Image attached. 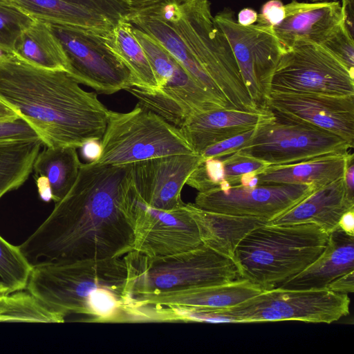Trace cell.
<instances>
[{"instance_id": "1", "label": "cell", "mask_w": 354, "mask_h": 354, "mask_svg": "<svg viewBox=\"0 0 354 354\" xmlns=\"http://www.w3.org/2000/svg\"><path fill=\"white\" fill-rule=\"evenodd\" d=\"M131 164L81 163L77 179L48 216L19 246L33 265L122 257L133 250L123 196Z\"/></svg>"}, {"instance_id": "2", "label": "cell", "mask_w": 354, "mask_h": 354, "mask_svg": "<svg viewBox=\"0 0 354 354\" xmlns=\"http://www.w3.org/2000/svg\"><path fill=\"white\" fill-rule=\"evenodd\" d=\"M156 39L190 76L233 109L257 111L209 0H160L125 17Z\"/></svg>"}, {"instance_id": "3", "label": "cell", "mask_w": 354, "mask_h": 354, "mask_svg": "<svg viewBox=\"0 0 354 354\" xmlns=\"http://www.w3.org/2000/svg\"><path fill=\"white\" fill-rule=\"evenodd\" d=\"M0 100L34 129L44 147L81 148L100 140L110 111L63 71L0 57Z\"/></svg>"}, {"instance_id": "4", "label": "cell", "mask_w": 354, "mask_h": 354, "mask_svg": "<svg viewBox=\"0 0 354 354\" xmlns=\"http://www.w3.org/2000/svg\"><path fill=\"white\" fill-rule=\"evenodd\" d=\"M124 256L33 264L25 290L65 319L84 322H131Z\"/></svg>"}, {"instance_id": "5", "label": "cell", "mask_w": 354, "mask_h": 354, "mask_svg": "<svg viewBox=\"0 0 354 354\" xmlns=\"http://www.w3.org/2000/svg\"><path fill=\"white\" fill-rule=\"evenodd\" d=\"M328 236L314 223L259 226L236 248L234 263L239 277L262 290L277 288L321 254Z\"/></svg>"}, {"instance_id": "6", "label": "cell", "mask_w": 354, "mask_h": 354, "mask_svg": "<svg viewBox=\"0 0 354 354\" xmlns=\"http://www.w3.org/2000/svg\"><path fill=\"white\" fill-rule=\"evenodd\" d=\"M132 305L143 299L239 279L232 260L201 244L181 253L151 257L136 250L124 255Z\"/></svg>"}, {"instance_id": "7", "label": "cell", "mask_w": 354, "mask_h": 354, "mask_svg": "<svg viewBox=\"0 0 354 354\" xmlns=\"http://www.w3.org/2000/svg\"><path fill=\"white\" fill-rule=\"evenodd\" d=\"M158 80L159 90L149 93L136 87L126 91L140 105L180 128L191 116L232 108L197 83L180 62L156 39L133 26Z\"/></svg>"}, {"instance_id": "8", "label": "cell", "mask_w": 354, "mask_h": 354, "mask_svg": "<svg viewBox=\"0 0 354 354\" xmlns=\"http://www.w3.org/2000/svg\"><path fill=\"white\" fill-rule=\"evenodd\" d=\"M102 153L93 162L122 165L176 154L196 153L180 129L139 104L130 111H110L100 140Z\"/></svg>"}, {"instance_id": "9", "label": "cell", "mask_w": 354, "mask_h": 354, "mask_svg": "<svg viewBox=\"0 0 354 354\" xmlns=\"http://www.w3.org/2000/svg\"><path fill=\"white\" fill-rule=\"evenodd\" d=\"M349 304L347 294L326 289L277 287L262 290L232 307L207 310L223 322L301 321L330 324L349 314Z\"/></svg>"}, {"instance_id": "10", "label": "cell", "mask_w": 354, "mask_h": 354, "mask_svg": "<svg viewBox=\"0 0 354 354\" xmlns=\"http://www.w3.org/2000/svg\"><path fill=\"white\" fill-rule=\"evenodd\" d=\"M353 147L331 132L272 113L255 127L249 142L240 151L269 165H279L346 153Z\"/></svg>"}, {"instance_id": "11", "label": "cell", "mask_w": 354, "mask_h": 354, "mask_svg": "<svg viewBox=\"0 0 354 354\" xmlns=\"http://www.w3.org/2000/svg\"><path fill=\"white\" fill-rule=\"evenodd\" d=\"M48 24L66 56L68 74L79 84L105 95L133 87L129 70L106 44L104 34L79 27Z\"/></svg>"}, {"instance_id": "12", "label": "cell", "mask_w": 354, "mask_h": 354, "mask_svg": "<svg viewBox=\"0 0 354 354\" xmlns=\"http://www.w3.org/2000/svg\"><path fill=\"white\" fill-rule=\"evenodd\" d=\"M270 92L352 95L354 73L322 45L305 44L282 54Z\"/></svg>"}, {"instance_id": "13", "label": "cell", "mask_w": 354, "mask_h": 354, "mask_svg": "<svg viewBox=\"0 0 354 354\" xmlns=\"http://www.w3.org/2000/svg\"><path fill=\"white\" fill-rule=\"evenodd\" d=\"M123 209L132 225L133 250L151 257L172 255L200 246L197 225L185 205L174 210L151 207L127 185Z\"/></svg>"}, {"instance_id": "14", "label": "cell", "mask_w": 354, "mask_h": 354, "mask_svg": "<svg viewBox=\"0 0 354 354\" xmlns=\"http://www.w3.org/2000/svg\"><path fill=\"white\" fill-rule=\"evenodd\" d=\"M214 19L230 43L252 100L259 109L266 108L272 75L285 48L272 28L259 24L241 26L230 8Z\"/></svg>"}, {"instance_id": "15", "label": "cell", "mask_w": 354, "mask_h": 354, "mask_svg": "<svg viewBox=\"0 0 354 354\" xmlns=\"http://www.w3.org/2000/svg\"><path fill=\"white\" fill-rule=\"evenodd\" d=\"M315 187L301 184H272L254 188L240 185L222 190L198 192L194 204L200 208L268 221L283 214L308 196Z\"/></svg>"}, {"instance_id": "16", "label": "cell", "mask_w": 354, "mask_h": 354, "mask_svg": "<svg viewBox=\"0 0 354 354\" xmlns=\"http://www.w3.org/2000/svg\"><path fill=\"white\" fill-rule=\"evenodd\" d=\"M198 153L176 154L131 164L128 182L145 203L155 208L174 210L185 203L181 192L190 174L201 162Z\"/></svg>"}, {"instance_id": "17", "label": "cell", "mask_w": 354, "mask_h": 354, "mask_svg": "<svg viewBox=\"0 0 354 354\" xmlns=\"http://www.w3.org/2000/svg\"><path fill=\"white\" fill-rule=\"evenodd\" d=\"M266 107L279 116L331 132L354 147V95L270 92Z\"/></svg>"}, {"instance_id": "18", "label": "cell", "mask_w": 354, "mask_h": 354, "mask_svg": "<svg viewBox=\"0 0 354 354\" xmlns=\"http://www.w3.org/2000/svg\"><path fill=\"white\" fill-rule=\"evenodd\" d=\"M34 20L111 31L131 9L121 0H6Z\"/></svg>"}, {"instance_id": "19", "label": "cell", "mask_w": 354, "mask_h": 354, "mask_svg": "<svg viewBox=\"0 0 354 354\" xmlns=\"http://www.w3.org/2000/svg\"><path fill=\"white\" fill-rule=\"evenodd\" d=\"M285 6V17L273 32L286 50L305 44L321 45L344 22L339 1L299 2Z\"/></svg>"}, {"instance_id": "20", "label": "cell", "mask_w": 354, "mask_h": 354, "mask_svg": "<svg viewBox=\"0 0 354 354\" xmlns=\"http://www.w3.org/2000/svg\"><path fill=\"white\" fill-rule=\"evenodd\" d=\"M272 114L268 108L257 111L218 109L189 117L179 129L193 151L200 154L214 144L254 129Z\"/></svg>"}, {"instance_id": "21", "label": "cell", "mask_w": 354, "mask_h": 354, "mask_svg": "<svg viewBox=\"0 0 354 354\" xmlns=\"http://www.w3.org/2000/svg\"><path fill=\"white\" fill-rule=\"evenodd\" d=\"M354 208V201L346 195L344 176L314 190L306 198L267 223L286 225L314 223L330 234L346 211Z\"/></svg>"}, {"instance_id": "22", "label": "cell", "mask_w": 354, "mask_h": 354, "mask_svg": "<svg viewBox=\"0 0 354 354\" xmlns=\"http://www.w3.org/2000/svg\"><path fill=\"white\" fill-rule=\"evenodd\" d=\"M354 271V236L339 227L332 232L321 254L280 288L296 290L326 289L338 277Z\"/></svg>"}, {"instance_id": "23", "label": "cell", "mask_w": 354, "mask_h": 354, "mask_svg": "<svg viewBox=\"0 0 354 354\" xmlns=\"http://www.w3.org/2000/svg\"><path fill=\"white\" fill-rule=\"evenodd\" d=\"M185 206L197 225L202 244L233 261L241 241L252 230L268 223L261 218L206 210L192 203Z\"/></svg>"}, {"instance_id": "24", "label": "cell", "mask_w": 354, "mask_h": 354, "mask_svg": "<svg viewBox=\"0 0 354 354\" xmlns=\"http://www.w3.org/2000/svg\"><path fill=\"white\" fill-rule=\"evenodd\" d=\"M352 153H331L295 163L269 165L257 173L259 185L301 184L322 187L344 176Z\"/></svg>"}, {"instance_id": "25", "label": "cell", "mask_w": 354, "mask_h": 354, "mask_svg": "<svg viewBox=\"0 0 354 354\" xmlns=\"http://www.w3.org/2000/svg\"><path fill=\"white\" fill-rule=\"evenodd\" d=\"M261 291L259 286L248 280L239 278L225 283L149 297L134 303L133 306L136 307L145 304L178 305L222 309L238 305Z\"/></svg>"}, {"instance_id": "26", "label": "cell", "mask_w": 354, "mask_h": 354, "mask_svg": "<svg viewBox=\"0 0 354 354\" xmlns=\"http://www.w3.org/2000/svg\"><path fill=\"white\" fill-rule=\"evenodd\" d=\"M81 163L75 147H44L32 167L38 192L51 193L52 201H59L75 183Z\"/></svg>"}, {"instance_id": "27", "label": "cell", "mask_w": 354, "mask_h": 354, "mask_svg": "<svg viewBox=\"0 0 354 354\" xmlns=\"http://www.w3.org/2000/svg\"><path fill=\"white\" fill-rule=\"evenodd\" d=\"M104 37L106 44L129 70L133 87L149 93L159 90L158 80L146 53L133 33V26L125 18Z\"/></svg>"}, {"instance_id": "28", "label": "cell", "mask_w": 354, "mask_h": 354, "mask_svg": "<svg viewBox=\"0 0 354 354\" xmlns=\"http://www.w3.org/2000/svg\"><path fill=\"white\" fill-rule=\"evenodd\" d=\"M12 55L37 67L68 72L62 48L45 22L35 20L17 39Z\"/></svg>"}, {"instance_id": "29", "label": "cell", "mask_w": 354, "mask_h": 354, "mask_svg": "<svg viewBox=\"0 0 354 354\" xmlns=\"http://www.w3.org/2000/svg\"><path fill=\"white\" fill-rule=\"evenodd\" d=\"M41 145L40 139L0 142V199L28 180Z\"/></svg>"}, {"instance_id": "30", "label": "cell", "mask_w": 354, "mask_h": 354, "mask_svg": "<svg viewBox=\"0 0 354 354\" xmlns=\"http://www.w3.org/2000/svg\"><path fill=\"white\" fill-rule=\"evenodd\" d=\"M32 266L19 245L0 235V281L10 293L26 289Z\"/></svg>"}, {"instance_id": "31", "label": "cell", "mask_w": 354, "mask_h": 354, "mask_svg": "<svg viewBox=\"0 0 354 354\" xmlns=\"http://www.w3.org/2000/svg\"><path fill=\"white\" fill-rule=\"evenodd\" d=\"M34 21L6 0H0V50L12 54L17 39Z\"/></svg>"}, {"instance_id": "32", "label": "cell", "mask_w": 354, "mask_h": 354, "mask_svg": "<svg viewBox=\"0 0 354 354\" xmlns=\"http://www.w3.org/2000/svg\"><path fill=\"white\" fill-rule=\"evenodd\" d=\"M186 185L194 188L198 192L215 188L227 189L232 187L225 181L224 165L222 160L216 158L203 159L189 176Z\"/></svg>"}, {"instance_id": "33", "label": "cell", "mask_w": 354, "mask_h": 354, "mask_svg": "<svg viewBox=\"0 0 354 354\" xmlns=\"http://www.w3.org/2000/svg\"><path fill=\"white\" fill-rule=\"evenodd\" d=\"M223 162L225 181L231 186L240 185L241 176L252 171H261L269 165L242 151L221 158Z\"/></svg>"}, {"instance_id": "34", "label": "cell", "mask_w": 354, "mask_h": 354, "mask_svg": "<svg viewBox=\"0 0 354 354\" xmlns=\"http://www.w3.org/2000/svg\"><path fill=\"white\" fill-rule=\"evenodd\" d=\"M339 59L351 72L354 73L353 34L343 22L322 44Z\"/></svg>"}, {"instance_id": "35", "label": "cell", "mask_w": 354, "mask_h": 354, "mask_svg": "<svg viewBox=\"0 0 354 354\" xmlns=\"http://www.w3.org/2000/svg\"><path fill=\"white\" fill-rule=\"evenodd\" d=\"M254 129L255 128L214 144L204 149L200 155L203 159L222 158L239 151L249 142Z\"/></svg>"}, {"instance_id": "36", "label": "cell", "mask_w": 354, "mask_h": 354, "mask_svg": "<svg viewBox=\"0 0 354 354\" xmlns=\"http://www.w3.org/2000/svg\"><path fill=\"white\" fill-rule=\"evenodd\" d=\"M39 139L34 129L22 117L0 121V142Z\"/></svg>"}, {"instance_id": "37", "label": "cell", "mask_w": 354, "mask_h": 354, "mask_svg": "<svg viewBox=\"0 0 354 354\" xmlns=\"http://www.w3.org/2000/svg\"><path fill=\"white\" fill-rule=\"evenodd\" d=\"M285 17V6L280 0H269L261 7L257 22L259 24L274 27Z\"/></svg>"}, {"instance_id": "38", "label": "cell", "mask_w": 354, "mask_h": 354, "mask_svg": "<svg viewBox=\"0 0 354 354\" xmlns=\"http://www.w3.org/2000/svg\"><path fill=\"white\" fill-rule=\"evenodd\" d=\"M326 290L337 293L348 294L353 292L354 289V271H351L341 276L329 283Z\"/></svg>"}, {"instance_id": "39", "label": "cell", "mask_w": 354, "mask_h": 354, "mask_svg": "<svg viewBox=\"0 0 354 354\" xmlns=\"http://www.w3.org/2000/svg\"><path fill=\"white\" fill-rule=\"evenodd\" d=\"M81 149L83 157L89 162L97 161L102 153V146L99 140H89Z\"/></svg>"}, {"instance_id": "40", "label": "cell", "mask_w": 354, "mask_h": 354, "mask_svg": "<svg viewBox=\"0 0 354 354\" xmlns=\"http://www.w3.org/2000/svg\"><path fill=\"white\" fill-rule=\"evenodd\" d=\"M352 153L348 159L344 174V182L347 196L354 201V160Z\"/></svg>"}, {"instance_id": "41", "label": "cell", "mask_w": 354, "mask_h": 354, "mask_svg": "<svg viewBox=\"0 0 354 354\" xmlns=\"http://www.w3.org/2000/svg\"><path fill=\"white\" fill-rule=\"evenodd\" d=\"M337 225L346 234L354 236V208L345 212L342 215Z\"/></svg>"}, {"instance_id": "42", "label": "cell", "mask_w": 354, "mask_h": 354, "mask_svg": "<svg viewBox=\"0 0 354 354\" xmlns=\"http://www.w3.org/2000/svg\"><path fill=\"white\" fill-rule=\"evenodd\" d=\"M341 4L344 17V23L348 30L353 34L354 32V0H342Z\"/></svg>"}, {"instance_id": "43", "label": "cell", "mask_w": 354, "mask_h": 354, "mask_svg": "<svg viewBox=\"0 0 354 354\" xmlns=\"http://www.w3.org/2000/svg\"><path fill=\"white\" fill-rule=\"evenodd\" d=\"M257 12L250 8H245L239 11L237 17V22L241 26H248L254 24L257 20Z\"/></svg>"}, {"instance_id": "44", "label": "cell", "mask_w": 354, "mask_h": 354, "mask_svg": "<svg viewBox=\"0 0 354 354\" xmlns=\"http://www.w3.org/2000/svg\"><path fill=\"white\" fill-rule=\"evenodd\" d=\"M19 117L15 110L0 100V121L12 120Z\"/></svg>"}, {"instance_id": "45", "label": "cell", "mask_w": 354, "mask_h": 354, "mask_svg": "<svg viewBox=\"0 0 354 354\" xmlns=\"http://www.w3.org/2000/svg\"><path fill=\"white\" fill-rule=\"evenodd\" d=\"M257 171L245 174L241 176L240 185L247 188H254L258 186L259 179Z\"/></svg>"}, {"instance_id": "46", "label": "cell", "mask_w": 354, "mask_h": 354, "mask_svg": "<svg viewBox=\"0 0 354 354\" xmlns=\"http://www.w3.org/2000/svg\"><path fill=\"white\" fill-rule=\"evenodd\" d=\"M131 10H140L149 7L160 0H121Z\"/></svg>"}, {"instance_id": "47", "label": "cell", "mask_w": 354, "mask_h": 354, "mask_svg": "<svg viewBox=\"0 0 354 354\" xmlns=\"http://www.w3.org/2000/svg\"><path fill=\"white\" fill-rule=\"evenodd\" d=\"M10 294L8 288L4 285L0 286V299Z\"/></svg>"}, {"instance_id": "48", "label": "cell", "mask_w": 354, "mask_h": 354, "mask_svg": "<svg viewBox=\"0 0 354 354\" xmlns=\"http://www.w3.org/2000/svg\"><path fill=\"white\" fill-rule=\"evenodd\" d=\"M313 2H315V1H339V0H310Z\"/></svg>"}, {"instance_id": "49", "label": "cell", "mask_w": 354, "mask_h": 354, "mask_svg": "<svg viewBox=\"0 0 354 354\" xmlns=\"http://www.w3.org/2000/svg\"><path fill=\"white\" fill-rule=\"evenodd\" d=\"M5 54H8V53H4V52H3V51H1V50H0V57L3 56V55H5Z\"/></svg>"}, {"instance_id": "50", "label": "cell", "mask_w": 354, "mask_h": 354, "mask_svg": "<svg viewBox=\"0 0 354 354\" xmlns=\"http://www.w3.org/2000/svg\"><path fill=\"white\" fill-rule=\"evenodd\" d=\"M1 285H3V283L1 282V281H0V286H1Z\"/></svg>"}]
</instances>
